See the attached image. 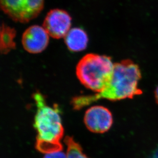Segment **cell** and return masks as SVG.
I'll return each mask as SVG.
<instances>
[{
    "label": "cell",
    "instance_id": "cell-1",
    "mask_svg": "<svg viewBox=\"0 0 158 158\" xmlns=\"http://www.w3.org/2000/svg\"><path fill=\"white\" fill-rule=\"evenodd\" d=\"M141 79V72L139 66L129 59L123 60L114 64L112 78L105 90L93 95L74 97L72 105L75 110H79L100 99L116 101L133 99L142 94L138 86Z\"/></svg>",
    "mask_w": 158,
    "mask_h": 158
},
{
    "label": "cell",
    "instance_id": "cell-2",
    "mask_svg": "<svg viewBox=\"0 0 158 158\" xmlns=\"http://www.w3.org/2000/svg\"><path fill=\"white\" fill-rule=\"evenodd\" d=\"M33 98L36 106L33 124L37 132L36 148L44 154L62 151L60 141L64 129L58 109L48 106L45 97L39 92L33 94Z\"/></svg>",
    "mask_w": 158,
    "mask_h": 158
},
{
    "label": "cell",
    "instance_id": "cell-3",
    "mask_svg": "<svg viewBox=\"0 0 158 158\" xmlns=\"http://www.w3.org/2000/svg\"><path fill=\"white\" fill-rule=\"evenodd\" d=\"M114 66V64L110 57L87 54L76 66V76L86 88L96 93H100L109 84Z\"/></svg>",
    "mask_w": 158,
    "mask_h": 158
},
{
    "label": "cell",
    "instance_id": "cell-4",
    "mask_svg": "<svg viewBox=\"0 0 158 158\" xmlns=\"http://www.w3.org/2000/svg\"><path fill=\"white\" fill-rule=\"evenodd\" d=\"M0 4L3 12L12 20L26 23L40 15L44 0H0Z\"/></svg>",
    "mask_w": 158,
    "mask_h": 158
},
{
    "label": "cell",
    "instance_id": "cell-5",
    "mask_svg": "<svg viewBox=\"0 0 158 158\" xmlns=\"http://www.w3.org/2000/svg\"><path fill=\"white\" fill-rule=\"evenodd\" d=\"M71 22L68 12L63 9H54L45 17L43 27L50 37L59 39L64 37L70 30Z\"/></svg>",
    "mask_w": 158,
    "mask_h": 158
},
{
    "label": "cell",
    "instance_id": "cell-6",
    "mask_svg": "<svg viewBox=\"0 0 158 158\" xmlns=\"http://www.w3.org/2000/svg\"><path fill=\"white\" fill-rule=\"evenodd\" d=\"M84 122L91 132L103 134L112 127L113 116L107 108L102 106H93L85 112Z\"/></svg>",
    "mask_w": 158,
    "mask_h": 158
},
{
    "label": "cell",
    "instance_id": "cell-7",
    "mask_svg": "<svg viewBox=\"0 0 158 158\" xmlns=\"http://www.w3.org/2000/svg\"><path fill=\"white\" fill-rule=\"evenodd\" d=\"M49 34L43 27L33 25L25 31L22 36L24 49L31 54H39L44 50L49 43Z\"/></svg>",
    "mask_w": 158,
    "mask_h": 158
},
{
    "label": "cell",
    "instance_id": "cell-8",
    "mask_svg": "<svg viewBox=\"0 0 158 158\" xmlns=\"http://www.w3.org/2000/svg\"><path fill=\"white\" fill-rule=\"evenodd\" d=\"M68 48L73 52L84 50L87 48L88 37L85 30L80 28L71 29L64 37Z\"/></svg>",
    "mask_w": 158,
    "mask_h": 158
},
{
    "label": "cell",
    "instance_id": "cell-9",
    "mask_svg": "<svg viewBox=\"0 0 158 158\" xmlns=\"http://www.w3.org/2000/svg\"><path fill=\"white\" fill-rule=\"evenodd\" d=\"M16 36V30L14 28L2 23L1 28L0 48L2 54H8L15 48L14 39Z\"/></svg>",
    "mask_w": 158,
    "mask_h": 158
},
{
    "label": "cell",
    "instance_id": "cell-10",
    "mask_svg": "<svg viewBox=\"0 0 158 158\" xmlns=\"http://www.w3.org/2000/svg\"><path fill=\"white\" fill-rule=\"evenodd\" d=\"M64 142L67 147V158H89L84 153L81 145L76 142L73 138L67 136Z\"/></svg>",
    "mask_w": 158,
    "mask_h": 158
},
{
    "label": "cell",
    "instance_id": "cell-11",
    "mask_svg": "<svg viewBox=\"0 0 158 158\" xmlns=\"http://www.w3.org/2000/svg\"><path fill=\"white\" fill-rule=\"evenodd\" d=\"M44 158H67V155L62 151L46 154Z\"/></svg>",
    "mask_w": 158,
    "mask_h": 158
},
{
    "label": "cell",
    "instance_id": "cell-12",
    "mask_svg": "<svg viewBox=\"0 0 158 158\" xmlns=\"http://www.w3.org/2000/svg\"><path fill=\"white\" fill-rule=\"evenodd\" d=\"M151 158H158V146L152 153Z\"/></svg>",
    "mask_w": 158,
    "mask_h": 158
},
{
    "label": "cell",
    "instance_id": "cell-13",
    "mask_svg": "<svg viewBox=\"0 0 158 158\" xmlns=\"http://www.w3.org/2000/svg\"><path fill=\"white\" fill-rule=\"evenodd\" d=\"M155 95L156 101L158 104V86L156 89L155 92Z\"/></svg>",
    "mask_w": 158,
    "mask_h": 158
}]
</instances>
